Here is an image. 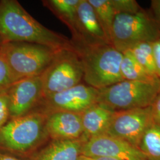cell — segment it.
Wrapping results in <instances>:
<instances>
[{
    "mask_svg": "<svg viewBox=\"0 0 160 160\" xmlns=\"http://www.w3.org/2000/svg\"><path fill=\"white\" fill-rule=\"evenodd\" d=\"M82 155L109 157L120 160H148L139 149L119 138L106 134L91 138L84 142Z\"/></svg>",
    "mask_w": 160,
    "mask_h": 160,
    "instance_id": "30bf717a",
    "label": "cell"
},
{
    "mask_svg": "<svg viewBox=\"0 0 160 160\" xmlns=\"http://www.w3.org/2000/svg\"><path fill=\"white\" fill-rule=\"evenodd\" d=\"M155 122L160 125V92L151 105Z\"/></svg>",
    "mask_w": 160,
    "mask_h": 160,
    "instance_id": "d4e9b609",
    "label": "cell"
},
{
    "mask_svg": "<svg viewBox=\"0 0 160 160\" xmlns=\"http://www.w3.org/2000/svg\"><path fill=\"white\" fill-rule=\"evenodd\" d=\"M122 53L123 58L120 64V72L123 80L154 81L160 79L158 77L151 74L138 63L129 51H126Z\"/></svg>",
    "mask_w": 160,
    "mask_h": 160,
    "instance_id": "e0dca14e",
    "label": "cell"
},
{
    "mask_svg": "<svg viewBox=\"0 0 160 160\" xmlns=\"http://www.w3.org/2000/svg\"><path fill=\"white\" fill-rule=\"evenodd\" d=\"M148 160H160V125L154 122L145 131L139 146Z\"/></svg>",
    "mask_w": 160,
    "mask_h": 160,
    "instance_id": "ac0fdd59",
    "label": "cell"
},
{
    "mask_svg": "<svg viewBox=\"0 0 160 160\" xmlns=\"http://www.w3.org/2000/svg\"><path fill=\"white\" fill-rule=\"evenodd\" d=\"M82 157L84 160H120L109 157H86L84 156H82Z\"/></svg>",
    "mask_w": 160,
    "mask_h": 160,
    "instance_id": "4316f807",
    "label": "cell"
},
{
    "mask_svg": "<svg viewBox=\"0 0 160 160\" xmlns=\"http://www.w3.org/2000/svg\"><path fill=\"white\" fill-rule=\"evenodd\" d=\"M58 51L38 43L4 42L0 49V55L16 82L26 78L41 76Z\"/></svg>",
    "mask_w": 160,
    "mask_h": 160,
    "instance_id": "3957f363",
    "label": "cell"
},
{
    "mask_svg": "<svg viewBox=\"0 0 160 160\" xmlns=\"http://www.w3.org/2000/svg\"><path fill=\"white\" fill-rule=\"evenodd\" d=\"M157 74L160 79V38L152 42Z\"/></svg>",
    "mask_w": 160,
    "mask_h": 160,
    "instance_id": "cb8c5ba5",
    "label": "cell"
},
{
    "mask_svg": "<svg viewBox=\"0 0 160 160\" xmlns=\"http://www.w3.org/2000/svg\"><path fill=\"white\" fill-rule=\"evenodd\" d=\"M0 37L4 42H28L55 50L72 46L71 41L39 23L18 2H0Z\"/></svg>",
    "mask_w": 160,
    "mask_h": 160,
    "instance_id": "6da1fadb",
    "label": "cell"
},
{
    "mask_svg": "<svg viewBox=\"0 0 160 160\" xmlns=\"http://www.w3.org/2000/svg\"><path fill=\"white\" fill-rule=\"evenodd\" d=\"M160 38V29L153 18L141 10L134 14L118 13L111 32L112 46L123 53L143 42H154Z\"/></svg>",
    "mask_w": 160,
    "mask_h": 160,
    "instance_id": "8992f818",
    "label": "cell"
},
{
    "mask_svg": "<svg viewBox=\"0 0 160 160\" xmlns=\"http://www.w3.org/2000/svg\"><path fill=\"white\" fill-rule=\"evenodd\" d=\"M154 122L151 106L115 111L105 134L139 148L144 132Z\"/></svg>",
    "mask_w": 160,
    "mask_h": 160,
    "instance_id": "ba28073f",
    "label": "cell"
},
{
    "mask_svg": "<svg viewBox=\"0 0 160 160\" xmlns=\"http://www.w3.org/2000/svg\"><path fill=\"white\" fill-rule=\"evenodd\" d=\"M98 90L87 84H81L63 92L42 99L40 111L45 113L53 112H68L81 113L97 103Z\"/></svg>",
    "mask_w": 160,
    "mask_h": 160,
    "instance_id": "9c48e42d",
    "label": "cell"
},
{
    "mask_svg": "<svg viewBox=\"0 0 160 160\" xmlns=\"http://www.w3.org/2000/svg\"><path fill=\"white\" fill-rule=\"evenodd\" d=\"M9 118V100L6 90L0 92V129L7 123Z\"/></svg>",
    "mask_w": 160,
    "mask_h": 160,
    "instance_id": "603a6c76",
    "label": "cell"
},
{
    "mask_svg": "<svg viewBox=\"0 0 160 160\" xmlns=\"http://www.w3.org/2000/svg\"><path fill=\"white\" fill-rule=\"evenodd\" d=\"M46 116L43 112L36 111L12 119L0 129V142L18 152L33 149L48 137Z\"/></svg>",
    "mask_w": 160,
    "mask_h": 160,
    "instance_id": "5b68a950",
    "label": "cell"
},
{
    "mask_svg": "<svg viewBox=\"0 0 160 160\" xmlns=\"http://www.w3.org/2000/svg\"><path fill=\"white\" fill-rule=\"evenodd\" d=\"M0 160H21L14 157L0 153Z\"/></svg>",
    "mask_w": 160,
    "mask_h": 160,
    "instance_id": "83f0119b",
    "label": "cell"
},
{
    "mask_svg": "<svg viewBox=\"0 0 160 160\" xmlns=\"http://www.w3.org/2000/svg\"><path fill=\"white\" fill-rule=\"evenodd\" d=\"M160 92V79L154 81L123 80L98 90L97 103L114 111L151 106Z\"/></svg>",
    "mask_w": 160,
    "mask_h": 160,
    "instance_id": "277c9868",
    "label": "cell"
},
{
    "mask_svg": "<svg viewBox=\"0 0 160 160\" xmlns=\"http://www.w3.org/2000/svg\"><path fill=\"white\" fill-rule=\"evenodd\" d=\"M72 46L81 58L86 84L100 90L124 80L120 72L123 53L114 46L110 44Z\"/></svg>",
    "mask_w": 160,
    "mask_h": 160,
    "instance_id": "7a4b0ae2",
    "label": "cell"
},
{
    "mask_svg": "<svg viewBox=\"0 0 160 160\" xmlns=\"http://www.w3.org/2000/svg\"><path fill=\"white\" fill-rule=\"evenodd\" d=\"M116 14H134L142 10L135 0H111Z\"/></svg>",
    "mask_w": 160,
    "mask_h": 160,
    "instance_id": "44dd1931",
    "label": "cell"
},
{
    "mask_svg": "<svg viewBox=\"0 0 160 160\" xmlns=\"http://www.w3.org/2000/svg\"><path fill=\"white\" fill-rule=\"evenodd\" d=\"M14 82L8 65L0 55V92L7 90Z\"/></svg>",
    "mask_w": 160,
    "mask_h": 160,
    "instance_id": "7402d4cb",
    "label": "cell"
},
{
    "mask_svg": "<svg viewBox=\"0 0 160 160\" xmlns=\"http://www.w3.org/2000/svg\"><path fill=\"white\" fill-rule=\"evenodd\" d=\"M78 38L72 44L98 45L110 44L96 12L88 0H80L77 10Z\"/></svg>",
    "mask_w": 160,
    "mask_h": 160,
    "instance_id": "7c38bea8",
    "label": "cell"
},
{
    "mask_svg": "<svg viewBox=\"0 0 160 160\" xmlns=\"http://www.w3.org/2000/svg\"><path fill=\"white\" fill-rule=\"evenodd\" d=\"M7 92L9 100L10 117L13 119L28 114L43 98L41 76L18 80Z\"/></svg>",
    "mask_w": 160,
    "mask_h": 160,
    "instance_id": "8fae6325",
    "label": "cell"
},
{
    "mask_svg": "<svg viewBox=\"0 0 160 160\" xmlns=\"http://www.w3.org/2000/svg\"><path fill=\"white\" fill-rule=\"evenodd\" d=\"M152 18L160 29V0L151 1Z\"/></svg>",
    "mask_w": 160,
    "mask_h": 160,
    "instance_id": "484cf974",
    "label": "cell"
},
{
    "mask_svg": "<svg viewBox=\"0 0 160 160\" xmlns=\"http://www.w3.org/2000/svg\"><path fill=\"white\" fill-rule=\"evenodd\" d=\"M81 160H84V159L82 158V157H81Z\"/></svg>",
    "mask_w": 160,
    "mask_h": 160,
    "instance_id": "f546056e",
    "label": "cell"
},
{
    "mask_svg": "<svg viewBox=\"0 0 160 160\" xmlns=\"http://www.w3.org/2000/svg\"><path fill=\"white\" fill-rule=\"evenodd\" d=\"M80 0H49L45 1L46 6L70 29L73 40L78 38L77 23V10Z\"/></svg>",
    "mask_w": 160,
    "mask_h": 160,
    "instance_id": "2e32d148",
    "label": "cell"
},
{
    "mask_svg": "<svg viewBox=\"0 0 160 160\" xmlns=\"http://www.w3.org/2000/svg\"><path fill=\"white\" fill-rule=\"evenodd\" d=\"M46 114V132L53 140L75 139L82 137L81 113L58 111Z\"/></svg>",
    "mask_w": 160,
    "mask_h": 160,
    "instance_id": "4fadbf2b",
    "label": "cell"
},
{
    "mask_svg": "<svg viewBox=\"0 0 160 160\" xmlns=\"http://www.w3.org/2000/svg\"><path fill=\"white\" fill-rule=\"evenodd\" d=\"M83 74L81 58L73 46L58 50L41 75L43 98L79 84Z\"/></svg>",
    "mask_w": 160,
    "mask_h": 160,
    "instance_id": "52a82bcc",
    "label": "cell"
},
{
    "mask_svg": "<svg viewBox=\"0 0 160 160\" xmlns=\"http://www.w3.org/2000/svg\"><path fill=\"white\" fill-rule=\"evenodd\" d=\"M82 137L75 139H56L37 152L33 160H81Z\"/></svg>",
    "mask_w": 160,
    "mask_h": 160,
    "instance_id": "9a60e30c",
    "label": "cell"
},
{
    "mask_svg": "<svg viewBox=\"0 0 160 160\" xmlns=\"http://www.w3.org/2000/svg\"><path fill=\"white\" fill-rule=\"evenodd\" d=\"M92 5L110 43L113 23L116 12L111 0H88Z\"/></svg>",
    "mask_w": 160,
    "mask_h": 160,
    "instance_id": "d6986e66",
    "label": "cell"
},
{
    "mask_svg": "<svg viewBox=\"0 0 160 160\" xmlns=\"http://www.w3.org/2000/svg\"><path fill=\"white\" fill-rule=\"evenodd\" d=\"M3 43H4L3 40H2V39H1V38L0 37V49H1V47L2 46V45L3 44Z\"/></svg>",
    "mask_w": 160,
    "mask_h": 160,
    "instance_id": "f1b7e54d",
    "label": "cell"
},
{
    "mask_svg": "<svg viewBox=\"0 0 160 160\" xmlns=\"http://www.w3.org/2000/svg\"><path fill=\"white\" fill-rule=\"evenodd\" d=\"M115 111L101 103L92 105L81 113L85 141L106 133Z\"/></svg>",
    "mask_w": 160,
    "mask_h": 160,
    "instance_id": "5bb4252c",
    "label": "cell"
},
{
    "mask_svg": "<svg viewBox=\"0 0 160 160\" xmlns=\"http://www.w3.org/2000/svg\"><path fill=\"white\" fill-rule=\"evenodd\" d=\"M133 57L142 67L151 74L158 77L157 74L152 42H143L132 46L129 50Z\"/></svg>",
    "mask_w": 160,
    "mask_h": 160,
    "instance_id": "ffe728a7",
    "label": "cell"
}]
</instances>
